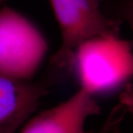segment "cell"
<instances>
[{
  "instance_id": "obj_12",
  "label": "cell",
  "mask_w": 133,
  "mask_h": 133,
  "mask_svg": "<svg viewBox=\"0 0 133 133\" xmlns=\"http://www.w3.org/2000/svg\"><path fill=\"white\" fill-rule=\"evenodd\" d=\"M112 128H113V127H112ZM107 133H112V129H111L110 131H109V132H107Z\"/></svg>"
},
{
  "instance_id": "obj_10",
  "label": "cell",
  "mask_w": 133,
  "mask_h": 133,
  "mask_svg": "<svg viewBox=\"0 0 133 133\" xmlns=\"http://www.w3.org/2000/svg\"><path fill=\"white\" fill-rule=\"evenodd\" d=\"M5 1H6V0H0V6L2 5V4L5 2Z\"/></svg>"
},
{
  "instance_id": "obj_5",
  "label": "cell",
  "mask_w": 133,
  "mask_h": 133,
  "mask_svg": "<svg viewBox=\"0 0 133 133\" xmlns=\"http://www.w3.org/2000/svg\"><path fill=\"white\" fill-rule=\"evenodd\" d=\"M100 112L93 95L79 88L66 101L29 118L19 133H95L86 130V121Z\"/></svg>"
},
{
  "instance_id": "obj_6",
  "label": "cell",
  "mask_w": 133,
  "mask_h": 133,
  "mask_svg": "<svg viewBox=\"0 0 133 133\" xmlns=\"http://www.w3.org/2000/svg\"><path fill=\"white\" fill-rule=\"evenodd\" d=\"M109 18L124 22L133 32V0H118L112 16Z\"/></svg>"
},
{
  "instance_id": "obj_11",
  "label": "cell",
  "mask_w": 133,
  "mask_h": 133,
  "mask_svg": "<svg viewBox=\"0 0 133 133\" xmlns=\"http://www.w3.org/2000/svg\"><path fill=\"white\" fill-rule=\"evenodd\" d=\"M93 1L95 2L96 3H98V4H99L100 5V2H101V0H93Z\"/></svg>"
},
{
  "instance_id": "obj_2",
  "label": "cell",
  "mask_w": 133,
  "mask_h": 133,
  "mask_svg": "<svg viewBox=\"0 0 133 133\" xmlns=\"http://www.w3.org/2000/svg\"><path fill=\"white\" fill-rule=\"evenodd\" d=\"M73 65L80 88L93 95L109 90L133 74L130 42L119 36L90 39L76 49Z\"/></svg>"
},
{
  "instance_id": "obj_7",
  "label": "cell",
  "mask_w": 133,
  "mask_h": 133,
  "mask_svg": "<svg viewBox=\"0 0 133 133\" xmlns=\"http://www.w3.org/2000/svg\"><path fill=\"white\" fill-rule=\"evenodd\" d=\"M126 114V110L124 109L123 106L118 103L110 111L107 118L102 125V127L98 131L95 132V133H107L110 131L115 125L122 122Z\"/></svg>"
},
{
  "instance_id": "obj_3",
  "label": "cell",
  "mask_w": 133,
  "mask_h": 133,
  "mask_svg": "<svg viewBox=\"0 0 133 133\" xmlns=\"http://www.w3.org/2000/svg\"><path fill=\"white\" fill-rule=\"evenodd\" d=\"M48 42L30 20L16 10L0 9V72L32 79L48 51Z\"/></svg>"
},
{
  "instance_id": "obj_9",
  "label": "cell",
  "mask_w": 133,
  "mask_h": 133,
  "mask_svg": "<svg viewBox=\"0 0 133 133\" xmlns=\"http://www.w3.org/2000/svg\"><path fill=\"white\" fill-rule=\"evenodd\" d=\"M112 133H123L121 129L120 128V124L115 125L113 128L112 129Z\"/></svg>"
},
{
  "instance_id": "obj_4",
  "label": "cell",
  "mask_w": 133,
  "mask_h": 133,
  "mask_svg": "<svg viewBox=\"0 0 133 133\" xmlns=\"http://www.w3.org/2000/svg\"><path fill=\"white\" fill-rule=\"evenodd\" d=\"M58 78L49 71L39 80H22L0 72V133H16L36 112Z\"/></svg>"
},
{
  "instance_id": "obj_1",
  "label": "cell",
  "mask_w": 133,
  "mask_h": 133,
  "mask_svg": "<svg viewBox=\"0 0 133 133\" xmlns=\"http://www.w3.org/2000/svg\"><path fill=\"white\" fill-rule=\"evenodd\" d=\"M58 22L61 43L50 59V69L60 75L73 66L74 54L92 38L119 36L121 22L109 18L93 0H48Z\"/></svg>"
},
{
  "instance_id": "obj_8",
  "label": "cell",
  "mask_w": 133,
  "mask_h": 133,
  "mask_svg": "<svg viewBox=\"0 0 133 133\" xmlns=\"http://www.w3.org/2000/svg\"><path fill=\"white\" fill-rule=\"evenodd\" d=\"M119 103L133 118V85L127 84L118 97Z\"/></svg>"
}]
</instances>
